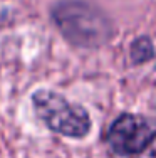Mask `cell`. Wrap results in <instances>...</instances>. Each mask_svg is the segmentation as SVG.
<instances>
[{
    "label": "cell",
    "instance_id": "obj_3",
    "mask_svg": "<svg viewBox=\"0 0 156 158\" xmlns=\"http://www.w3.org/2000/svg\"><path fill=\"white\" fill-rule=\"evenodd\" d=\"M156 140V119L136 113H121L109 125L104 141L118 156L129 158L146 152Z\"/></svg>",
    "mask_w": 156,
    "mask_h": 158
},
{
    "label": "cell",
    "instance_id": "obj_1",
    "mask_svg": "<svg viewBox=\"0 0 156 158\" xmlns=\"http://www.w3.org/2000/svg\"><path fill=\"white\" fill-rule=\"evenodd\" d=\"M50 19L61 35L79 49H99L114 34L109 15L89 0H57L50 7Z\"/></svg>",
    "mask_w": 156,
    "mask_h": 158
},
{
    "label": "cell",
    "instance_id": "obj_2",
    "mask_svg": "<svg viewBox=\"0 0 156 158\" xmlns=\"http://www.w3.org/2000/svg\"><path fill=\"white\" fill-rule=\"evenodd\" d=\"M30 103L34 114L44 126L61 136L81 140L91 133V114L84 106L70 103L61 93L39 88L32 93Z\"/></svg>",
    "mask_w": 156,
    "mask_h": 158
},
{
    "label": "cell",
    "instance_id": "obj_4",
    "mask_svg": "<svg viewBox=\"0 0 156 158\" xmlns=\"http://www.w3.org/2000/svg\"><path fill=\"white\" fill-rule=\"evenodd\" d=\"M129 57L131 62L134 66H141V64H146L150 61H153L156 57V51H154V44L153 40L148 35H139L129 46Z\"/></svg>",
    "mask_w": 156,
    "mask_h": 158
}]
</instances>
